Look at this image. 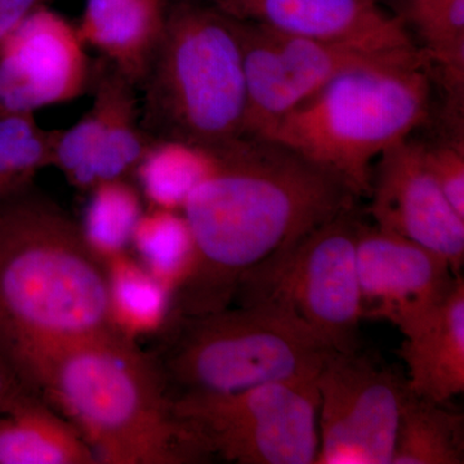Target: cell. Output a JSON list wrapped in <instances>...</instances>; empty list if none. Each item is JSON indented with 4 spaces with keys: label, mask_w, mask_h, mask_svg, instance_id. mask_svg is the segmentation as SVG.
<instances>
[{
    "label": "cell",
    "mask_w": 464,
    "mask_h": 464,
    "mask_svg": "<svg viewBox=\"0 0 464 464\" xmlns=\"http://www.w3.org/2000/svg\"><path fill=\"white\" fill-rule=\"evenodd\" d=\"M369 198V212L377 227L432 250L460 275L464 218L433 179L424 143L406 139L387 149L373 169Z\"/></svg>",
    "instance_id": "cell-14"
},
{
    "label": "cell",
    "mask_w": 464,
    "mask_h": 464,
    "mask_svg": "<svg viewBox=\"0 0 464 464\" xmlns=\"http://www.w3.org/2000/svg\"><path fill=\"white\" fill-rule=\"evenodd\" d=\"M94 463L74 424L34 391L0 413V464Z\"/></svg>",
    "instance_id": "cell-18"
},
{
    "label": "cell",
    "mask_w": 464,
    "mask_h": 464,
    "mask_svg": "<svg viewBox=\"0 0 464 464\" xmlns=\"http://www.w3.org/2000/svg\"><path fill=\"white\" fill-rule=\"evenodd\" d=\"M136 90L105 61L96 63L91 108L60 130L54 146L53 167L76 188L133 176L154 139L142 127Z\"/></svg>",
    "instance_id": "cell-12"
},
{
    "label": "cell",
    "mask_w": 464,
    "mask_h": 464,
    "mask_svg": "<svg viewBox=\"0 0 464 464\" xmlns=\"http://www.w3.org/2000/svg\"><path fill=\"white\" fill-rule=\"evenodd\" d=\"M237 21L246 74V139L264 137L280 119L347 70L423 53L359 50Z\"/></svg>",
    "instance_id": "cell-10"
},
{
    "label": "cell",
    "mask_w": 464,
    "mask_h": 464,
    "mask_svg": "<svg viewBox=\"0 0 464 464\" xmlns=\"http://www.w3.org/2000/svg\"><path fill=\"white\" fill-rule=\"evenodd\" d=\"M334 174L267 140L218 148V164L182 212L197 241L194 273L173 298L172 316L231 306L243 275L355 207Z\"/></svg>",
    "instance_id": "cell-1"
},
{
    "label": "cell",
    "mask_w": 464,
    "mask_h": 464,
    "mask_svg": "<svg viewBox=\"0 0 464 464\" xmlns=\"http://www.w3.org/2000/svg\"><path fill=\"white\" fill-rule=\"evenodd\" d=\"M399 356L408 369L406 386L424 399L448 404L464 392V280L404 335Z\"/></svg>",
    "instance_id": "cell-17"
},
{
    "label": "cell",
    "mask_w": 464,
    "mask_h": 464,
    "mask_svg": "<svg viewBox=\"0 0 464 464\" xmlns=\"http://www.w3.org/2000/svg\"><path fill=\"white\" fill-rule=\"evenodd\" d=\"M315 464H391L406 380L360 353L329 351L316 377Z\"/></svg>",
    "instance_id": "cell-9"
},
{
    "label": "cell",
    "mask_w": 464,
    "mask_h": 464,
    "mask_svg": "<svg viewBox=\"0 0 464 464\" xmlns=\"http://www.w3.org/2000/svg\"><path fill=\"white\" fill-rule=\"evenodd\" d=\"M88 191L79 228L91 252L105 262L130 246L134 228L145 210L143 198L130 179L101 182Z\"/></svg>",
    "instance_id": "cell-23"
},
{
    "label": "cell",
    "mask_w": 464,
    "mask_h": 464,
    "mask_svg": "<svg viewBox=\"0 0 464 464\" xmlns=\"http://www.w3.org/2000/svg\"><path fill=\"white\" fill-rule=\"evenodd\" d=\"M450 0H409V17L420 32Z\"/></svg>",
    "instance_id": "cell-29"
},
{
    "label": "cell",
    "mask_w": 464,
    "mask_h": 464,
    "mask_svg": "<svg viewBox=\"0 0 464 464\" xmlns=\"http://www.w3.org/2000/svg\"><path fill=\"white\" fill-rule=\"evenodd\" d=\"M96 65L78 27L43 5L0 44V111L35 115L92 90Z\"/></svg>",
    "instance_id": "cell-11"
},
{
    "label": "cell",
    "mask_w": 464,
    "mask_h": 464,
    "mask_svg": "<svg viewBox=\"0 0 464 464\" xmlns=\"http://www.w3.org/2000/svg\"><path fill=\"white\" fill-rule=\"evenodd\" d=\"M316 375L227 395L173 399L174 411L208 458L239 464H315Z\"/></svg>",
    "instance_id": "cell-8"
},
{
    "label": "cell",
    "mask_w": 464,
    "mask_h": 464,
    "mask_svg": "<svg viewBox=\"0 0 464 464\" xmlns=\"http://www.w3.org/2000/svg\"><path fill=\"white\" fill-rule=\"evenodd\" d=\"M424 56L435 63L445 88L456 103L462 102L464 90V0H450L420 30Z\"/></svg>",
    "instance_id": "cell-25"
},
{
    "label": "cell",
    "mask_w": 464,
    "mask_h": 464,
    "mask_svg": "<svg viewBox=\"0 0 464 464\" xmlns=\"http://www.w3.org/2000/svg\"><path fill=\"white\" fill-rule=\"evenodd\" d=\"M157 338L149 356L172 400L314 377L332 351L279 308L265 304L172 316Z\"/></svg>",
    "instance_id": "cell-6"
},
{
    "label": "cell",
    "mask_w": 464,
    "mask_h": 464,
    "mask_svg": "<svg viewBox=\"0 0 464 464\" xmlns=\"http://www.w3.org/2000/svg\"><path fill=\"white\" fill-rule=\"evenodd\" d=\"M235 20L373 52L418 50L405 21L380 0H197Z\"/></svg>",
    "instance_id": "cell-15"
},
{
    "label": "cell",
    "mask_w": 464,
    "mask_h": 464,
    "mask_svg": "<svg viewBox=\"0 0 464 464\" xmlns=\"http://www.w3.org/2000/svg\"><path fill=\"white\" fill-rule=\"evenodd\" d=\"M218 164V148L182 140L152 139L133 176L149 207L181 210Z\"/></svg>",
    "instance_id": "cell-20"
},
{
    "label": "cell",
    "mask_w": 464,
    "mask_h": 464,
    "mask_svg": "<svg viewBox=\"0 0 464 464\" xmlns=\"http://www.w3.org/2000/svg\"><path fill=\"white\" fill-rule=\"evenodd\" d=\"M424 159L433 179L458 215L464 218L463 139L426 145Z\"/></svg>",
    "instance_id": "cell-26"
},
{
    "label": "cell",
    "mask_w": 464,
    "mask_h": 464,
    "mask_svg": "<svg viewBox=\"0 0 464 464\" xmlns=\"http://www.w3.org/2000/svg\"><path fill=\"white\" fill-rule=\"evenodd\" d=\"M362 317L409 334L447 298L459 275L420 244L362 222L356 244Z\"/></svg>",
    "instance_id": "cell-13"
},
{
    "label": "cell",
    "mask_w": 464,
    "mask_h": 464,
    "mask_svg": "<svg viewBox=\"0 0 464 464\" xmlns=\"http://www.w3.org/2000/svg\"><path fill=\"white\" fill-rule=\"evenodd\" d=\"M112 326L128 340L158 337L173 313V292L127 252L103 262Z\"/></svg>",
    "instance_id": "cell-19"
},
{
    "label": "cell",
    "mask_w": 464,
    "mask_h": 464,
    "mask_svg": "<svg viewBox=\"0 0 464 464\" xmlns=\"http://www.w3.org/2000/svg\"><path fill=\"white\" fill-rule=\"evenodd\" d=\"M130 246L149 273L176 295L198 261L197 241L181 210L149 207L134 228Z\"/></svg>",
    "instance_id": "cell-22"
},
{
    "label": "cell",
    "mask_w": 464,
    "mask_h": 464,
    "mask_svg": "<svg viewBox=\"0 0 464 464\" xmlns=\"http://www.w3.org/2000/svg\"><path fill=\"white\" fill-rule=\"evenodd\" d=\"M47 2L48 0H0V44L34 9L47 5Z\"/></svg>",
    "instance_id": "cell-27"
},
{
    "label": "cell",
    "mask_w": 464,
    "mask_h": 464,
    "mask_svg": "<svg viewBox=\"0 0 464 464\" xmlns=\"http://www.w3.org/2000/svg\"><path fill=\"white\" fill-rule=\"evenodd\" d=\"M424 53L347 70L257 140L279 143L337 176L356 198L371 197L373 163L429 116Z\"/></svg>",
    "instance_id": "cell-4"
},
{
    "label": "cell",
    "mask_w": 464,
    "mask_h": 464,
    "mask_svg": "<svg viewBox=\"0 0 464 464\" xmlns=\"http://www.w3.org/2000/svg\"><path fill=\"white\" fill-rule=\"evenodd\" d=\"M360 224L353 207L317 226L244 274L234 299L279 308L329 350H357Z\"/></svg>",
    "instance_id": "cell-7"
},
{
    "label": "cell",
    "mask_w": 464,
    "mask_h": 464,
    "mask_svg": "<svg viewBox=\"0 0 464 464\" xmlns=\"http://www.w3.org/2000/svg\"><path fill=\"white\" fill-rule=\"evenodd\" d=\"M32 391L0 355V413L16 405Z\"/></svg>",
    "instance_id": "cell-28"
},
{
    "label": "cell",
    "mask_w": 464,
    "mask_h": 464,
    "mask_svg": "<svg viewBox=\"0 0 464 464\" xmlns=\"http://www.w3.org/2000/svg\"><path fill=\"white\" fill-rule=\"evenodd\" d=\"M118 332L105 265L78 222L33 186L0 199V355Z\"/></svg>",
    "instance_id": "cell-3"
},
{
    "label": "cell",
    "mask_w": 464,
    "mask_h": 464,
    "mask_svg": "<svg viewBox=\"0 0 464 464\" xmlns=\"http://www.w3.org/2000/svg\"><path fill=\"white\" fill-rule=\"evenodd\" d=\"M143 91L141 124L154 139L222 148L244 139L246 74L235 18L173 0Z\"/></svg>",
    "instance_id": "cell-5"
},
{
    "label": "cell",
    "mask_w": 464,
    "mask_h": 464,
    "mask_svg": "<svg viewBox=\"0 0 464 464\" xmlns=\"http://www.w3.org/2000/svg\"><path fill=\"white\" fill-rule=\"evenodd\" d=\"M463 463V415L406 386L391 464Z\"/></svg>",
    "instance_id": "cell-21"
},
{
    "label": "cell",
    "mask_w": 464,
    "mask_h": 464,
    "mask_svg": "<svg viewBox=\"0 0 464 464\" xmlns=\"http://www.w3.org/2000/svg\"><path fill=\"white\" fill-rule=\"evenodd\" d=\"M12 369L74 424L99 464L209 459L177 417L151 357L119 332L34 348Z\"/></svg>",
    "instance_id": "cell-2"
},
{
    "label": "cell",
    "mask_w": 464,
    "mask_h": 464,
    "mask_svg": "<svg viewBox=\"0 0 464 464\" xmlns=\"http://www.w3.org/2000/svg\"><path fill=\"white\" fill-rule=\"evenodd\" d=\"M60 130H45L33 114L0 111V199L33 186L53 167Z\"/></svg>",
    "instance_id": "cell-24"
},
{
    "label": "cell",
    "mask_w": 464,
    "mask_h": 464,
    "mask_svg": "<svg viewBox=\"0 0 464 464\" xmlns=\"http://www.w3.org/2000/svg\"><path fill=\"white\" fill-rule=\"evenodd\" d=\"M173 0H84L78 32L119 74L141 87L154 60Z\"/></svg>",
    "instance_id": "cell-16"
}]
</instances>
